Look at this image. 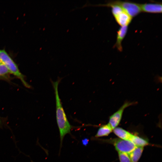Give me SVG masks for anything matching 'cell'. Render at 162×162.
I'll return each mask as SVG.
<instances>
[{"mask_svg": "<svg viewBox=\"0 0 162 162\" xmlns=\"http://www.w3.org/2000/svg\"><path fill=\"white\" fill-rule=\"evenodd\" d=\"M135 104V102L126 101L118 110L110 116L108 123L112 130L116 128L119 124L125 109Z\"/></svg>", "mask_w": 162, "mask_h": 162, "instance_id": "5b68a950", "label": "cell"}, {"mask_svg": "<svg viewBox=\"0 0 162 162\" xmlns=\"http://www.w3.org/2000/svg\"><path fill=\"white\" fill-rule=\"evenodd\" d=\"M128 29V26H121L117 32L116 42L114 47L119 51L122 50V42L126 34Z\"/></svg>", "mask_w": 162, "mask_h": 162, "instance_id": "52a82bcc", "label": "cell"}, {"mask_svg": "<svg viewBox=\"0 0 162 162\" xmlns=\"http://www.w3.org/2000/svg\"><path fill=\"white\" fill-rule=\"evenodd\" d=\"M89 142V140L87 138H85L82 139V144L84 146H86L88 144Z\"/></svg>", "mask_w": 162, "mask_h": 162, "instance_id": "9a60e30c", "label": "cell"}, {"mask_svg": "<svg viewBox=\"0 0 162 162\" xmlns=\"http://www.w3.org/2000/svg\"><path fill=\"white\" fill-rule=\"evenodd\" d=\"M142 11L152 13L162 12V3L159 2L140 4Z\"/></svg>", "mask_w": 162, "mask_h": 162, "instance_id": "8992f818", "label": "cell"}, {"mask_svg": "<svg viewBox=\"0 0 162 162\" xmlns=\"http://www.w3.org/2000/svg\"><path fill=\"white\" fill-rule=\"evenodd\" d=\"M118 157L120 162H131L128 154L121 152H118Z\"/></svg>", "mask_w": 162, "mask_h": 162, "instance_id": "4fadbf2b", "label": "cell"}, {"mask_svg": "<svg viewBox=\"0 0 162 162\" xmlns=\"http://www.w3.org/2000/svg\"><path fill=\"white\" fill-rule=\"evenodd\" d=\"M117 23L121 26H128L132 18L124 11H123L114 17Z\"/></svg>", "mask_w": 162, "mask_h": 162, "instance_id": "ba28073f", "label": "cell"}, {"mask_svg": "<svg viewBox=\"0 0 162 162\" xmlns=\"http://www.w3.org/2000/svg\"><path fill=\"white\" fill-rule=\"evenodd\" d=\"M143 148V147L136 146L135 149L129 154L131 162H137L140 158Z\"/></svg>", "mask_w": 162, "mask_h": 162, "instance_id": "30bf717a", "label": "cell"}, {"mask_svg": "<svg viewBox=\"0 0 162 162\" xmlns=\"http://www.w3.org/2000/svg\"><path fill=\"white\" fill-rule=\"evenodd\" d=\"M1 62L0 61V64H1Z\"/></svg>", "mask_w": 162, "mask_h": 162, "instance_id": "e0dca14e", "label": "cell"}, {"mask_svg": "<svg viewBox=\"0 0 162 162\" xmlns=\"http://www.w3.org/2000/svg\"><path fill=\"white\" fill-rule=\"evenodd\" d=\"M114 133L121 139L130 141L133 134L120 128H116L113 129Z\"/></svg>", "mask_w": 162, "mask_h": 162, "instance_id": "9c48e42d", "label": "cell"}, {"mask_svg": "<svg viewBox=\"0 0 162 162\" xmlns=\"http://www.w3.org/2000/svg\"><path fill=\"white\" fill-rule=\"evenodd\" d=\"M3 124L1 118H0V127H1L2 126Z\"/></svg>", "mask_w": 162, "mask_h": 162, "instance_id": "2e32d148", "label": "cell"}, {"mask_svg": "<svg viewBox=\"0 0 162 162\" xmlns=\"http://www.w3.org/2000/svg\"><path fill=\"white\" fill-rule=\"evenodd\" d=\"M59 82V80H58L55 82H52V84L55 95L56 119L59 132L61 148L65 136L70 133L72 127L67 119L59 96L58 90Z\"/></svg>", "mask_w": 162, "mask_h": 162, "instance_id": "6da1fadb", "label": "cell"}, {"mask_svg": "<svg viewBox=\"0 0 162 162\" xmlns=\"http://www.w3.org/2000/svg\"><path fill=\"white\" fill-rule=\"evenodd\" d=\"M10 73L7 68L3 64H0V76L6 75Z\"/></svg>", "mask_w": 162, "mask_h": 162, "instance_id": "5bb4252c", "label": "cell"}, {"mask_svg": "<svg viewBox=\"0 0 162 162\" xmlns=\"http://www.w3.org/2000/svg\"><path fill=\"white\" fill-rule=\"evenodd\" d=\"M111 3L118 5L132 18L135 17L142 12L140 4L128 1L119 0L110 1Z\"/></svg>", "mask_w": 162, "mask_h": 162, "instance_id": "3957f363", "label": "cell"}, {"mask_svg": "<svg viewBox=\"0 0 162 162\" xmlns=\"http://www.w3.org/2000/svg\"><path fill=\"white\" fill-rule=\"evenodd\" d=\"M136 146L143 147L148 144L147 141L136 136L132 135L130 140Z\"/></svg>", "mask_w": 162, "mask_h": 162, "instance_id": "7c38bea8", "label": "cell"}, {"mask_svg": "<svg viewBox=\"0 0 162 162\" xmlns=\"http://www.w3.org/2000/svg\"><path fill=\"white\" fill-rule=\"evenodd\" d=\"M0 61L5 66L10 73L19 78L26 87H30L29 85L25 80L24 76L20 71L17 64L4 49L0 50Z\"/></svg>", "mask_w": 162, "mask_h": 162, "instance_id": "7a4b0ae2", "label": "cell"}, {"mask_svg": "<svg viewBox=\"0 0 162 162\" xmlns=\"http://www.w3.org/2000/svg\"><path fill=\"white\" fill-rule=\"evenodd\" d=\"M107 142L113 144L118 152L128 154L131 153L136 147L130 141L121 139H112L108 140Z\"/></svg>", "mask_w": 162, "mask_h": 162, "instance_id": "277c9868", "label": "cell"}, {"mask_svg": "<svg viewBox=\"0 0 162 162\" xmlns=\"http://www.w3.org/2000/svg\"><path fill=\"white\" fill-rule=\"evenodd\" d=\"M112 130V129L109 123L103 125L99 128L95 137H98L107 136L111 132Z\"/></svg>", "mask_w": 162, "mask_h": 162, "instance_id": "8fae6325", "label": "cell"}]
</instances>
